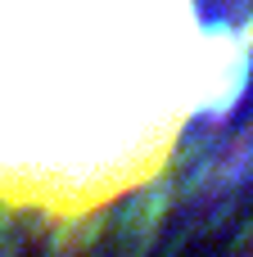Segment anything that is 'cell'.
I'll return each instance as SVG.
<instances>
[{"mask_svg": "<svg viewBox=\"0 0 253 257\" xmlns=\"http://www.w3.org/2000/svg\"><path fill=\"white\" fill-rule=\"evenodd\" d=\"M240 59L195 0H0V212L72 226L149 185Z\"/></svg>", "mask_w": 253, "mask_h": 257, "instance_id": "cell-1", "label": "cell"}]
</instances>
